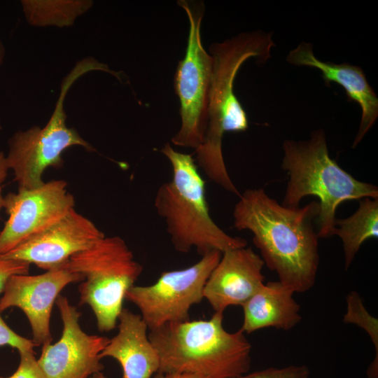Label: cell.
I'll return each mask as SVG.
<instances>
[{
	"label": "cell",
	"instance_id": "cell-15",
	"mask_svg": "<svg viewBox=\"0 0 378 378\" xmlns=\"http://www.w3.org/2000/svg\"><path fill=\"white\" fill-rule=\"evenodd\" d=\"M286 61L293 65L306 66L320 70L326 83L334 82L341 85L348 98L359 104L361 119L352 145L353 148H356L378 117V97L368 82L363 69L347 63L323 62L314 55L312 45L304 41L289 52Z\"/></svg>",
	"mask_w": 378,
	"mask_h": 378
},
{
	"label": "cell",
	"instance_id": "cell-3",
	"mask_svg": "<svg viewBox=\"0 0 378 378\" xmlns=\"http://www.w3.org/2000/svg\"><path fill=\"white\" fill-rule=\"evenodd\" d=\"M283 150L281 167L288 181L281 204L298 207L304 197H316L318 238L335 235V213L341 203L365 197L378 199L376 186L356 179L330 158L322 129L312 131L307 140H285Z\"/></svg>",
	"mask_w": 378,
	"mask_h": 378
},
{
	"label": "cell",
	"instance_id": "cell-18",
	"mask_svg": "<svg viewBox=\"0 0 378 378\" xmlns=\"http://www.w3.org/2000/svg\"><path fill=\"white\" fill-rule=\"evenodd\" d=\"M358 202L359 206L352 215L335 221V235L342 241L346 270L361 245L378 237V199L365 197Z\"/></svg>",
	"mask_w": 378,
	"mask_h": 378
},
{
	"label": "cell",
	"instance_id": "cell-27",
	"mask_svg": "<svg viewBox=\"0 0 378 378\" xmlns=\"http://www.w3.org/2000/svg\"><path fill=\"white\" fill-rule=\"evenodd\" d=\"M4 55V48H3V46L1 44V42L0 41V64L3 61Z\"/></svg>",
	"mask_w": 378,
	"mask_h": 378
},
{
	"label": "cell",
	"instance_id": "cell-22",
	"mask_svg": "<svg viewBox=\"0 0 378 378\" xmlns=\"http://www.w3.org/2000/svg\"><path fill=\"white\" fill-rule=\"evenodd\" d=\"M18 352L20 363L16 371L10 377L0 378H47L34 356V350Z\"/></svg>",
	"mask_w": 378,
	"mask_h": 378
},
{
	"label": "cell",
	"instance_id": "cell-25",
	"mask_svg": "<svg viewBox=\"0 0 378 378\" xmlns=\"http://www.w3.org/2000/svg\"><path fill=\"white\" fill-rule=\"evenodd\" d=\"M9 170L6 162V155L0 151V211L4 208V197L2 195V185Z\"/></svg>",
	"mask_w": 378,
	"mask_h": 378
},
{
	"label": "cell",
	"instance_id": "cell-26",
	"mask_svg": "<svg viewBox=\"0 0 378 378\" xmlns=\"http://www.w3.org/2000/svg\"><path fill=\"white\" fill-rule=\"evenodd\" d=\"M153 378H204L202 376L190 373H160L157 372Z\"/></svg>",
	"mask_w": 378,
	"mask_h": 378
},
{
	"label": "cell",
	"instance_id": "cell-13",
	"mask_svg": "<svg viewBox=\"0 0 378 378\" xmlns=\"http://www.w3.org/2000/svg\"><path fill=\"white\" fill-rule=\"evenodd\" d=\"M104 236L93 222L74 209L46 230L1 256L48 271L62 267L74 255Z\"/></svg>",
	"mask_w": 378,
	"mask_h": 378
},
{
	"label": "cell",
	"instance_id": "cell-8",
	"mask_svg": "<svg viewBox=\"0 0 378 378\" xmlns=\"http://www.w3.org/2000/svg\"><path fill=\"white\" fill-rule=\"evenodd\" d=\"M178 4L189 20V34L184 58L178 62L174 89L180 102V129L172 138L174 145L197 149L203 142L213 74V57L202 42V3L181 0Z\"/></svg>",
	"mask_w": 378,
	"mask_h": 378
},
{
	"label": "cell",
	"instance_id": "cell-14",
	"mask_svg": "<svg viewBox=\"0 0 378 378\" xmlns=\"http://www.w3.org/2000/svg\"><path fill=\"white\" fill-rule=\"evenodd\" d=\"M262 258L250 247L226 251L210 274L203 290L215 312L242 306L264 284Z\"/></svg>",
	"mask_w": 378,
	"mask_h": 378
},
{
	"label": "cell",
	"instance_id": "cell-21",
	"mask_svg": "<svg viewBox=\"0 0 378 378\" xmlns=\"http://www.w3.org/2000/svg\"><path fill=\"white\" fill-rule=\"evenodd\" d=\"M310 371L307 365H288L284 368H268L234 378H309Z\"/></svg>",
	"mask_w": 378,
	"mask_h": 378
},
{
	"label": "cell",
	"instance_id": "cell-23",
	"mask_svg": "<svg viewBox=\"0 0 378 378\" xmlns=\"http://www.w3.org/2000/svg\"><path fill=\"white\" fill-rule=\"evenodd\" d=\"M0 312V346L9 345L18 351L34 350L37 346L32 340L24 337L14 332L4 321Z\"/></svg>",
	"mask_w": 378,
	"mask_h": 378
},
{
	"label": "cell",
	"instance_id": "cell-1",
	"mask_svg": "<svg viewBox=\"0 0 378 378\" xmlns=\"http://www.w3.org/2000/svg\"><path fill=\"white\" fill-rule=\"evenodd\" d=\"M317 201L300 207L279 204L260 188L246 189L233 209V226L253 234L264 263L294 293L315 284L319 265L318 236L314 222Z\"/></svg>",
	"mask_w": 378,
	"mask_h": 378
},
{
	"label": "cell",
	"instance_id": "cell-4",
	"mask_svg": "<svg viewBox=\"0 0 378 378\" xmlns=\"http://www.w3.org/2000/svg\"><path fill=\"white\" fill-rule=\"evenodd\" d=\"M160 152L171 164L172 176L158 188L154 206L174 249L186 253L195 248L202 256L246 246V239L227 234L211 218L204 181L192 155L175 150L169 143Z\"/></svg>",
	"mask_w": 378,
	"mask_h": 378
},
{
	"label": "cell",
	"instance_id": "cell-2",
	"mask_svg": "<svg viewBox=\"0 0 378 378\" xmlns=\"http://www.w3.org/2000/svg\"><path fill=\"white\" fill-rule=\"evenodd\" d=\"M223 312L150 330L160 373H190L204 378H234L248 372L251 345L240 329L227 331Z\"/></svg>",
	"mask_w": 378,
	"mask_h": 378
},
{
	"label": "cell",
	"instance_id": "cell-10",
	"mask_svg": "<svg viewBox=\"0 0 378 378\" xmlns=\"http://www.w3.org/2000/svg\"><path fill=\"white\" fill-rule=\"evenodd\" d=\"M64 180H52L33 189H18L4 197L8 216L0 232V255L46 230L74 209V198Z\"/></svg>",
	"mask_w": 378,
	"mask_h": 378
},
{
	"label": "cell",
	"instance_id": "cell-24",
	"mask_svg": "<svg viewBox=\"0 0 378 378\" xmlns=\"http://www.w3.org/2000/svg\"><path fill=\"white\" fill-rule=\"evenodd\" d=\"M29 266L27 262L7 259L0 255V294L3 293L5 286L11 276L28 274Z\"/></svg>",
	"mask_w": 378,
	"mask_h": 378
},
{
	"label": "cell",
	"instance_id": "cell-12",
	"mask_svg": "<svg viewBox=\"0 0 378 378\" xmlns=\"http://www.w3.org/2000/svg\"><path fill=\"white\" fill-rule=\"evenodd\" d=\"M83 280L81 275L64 265L41 274L13 275L0 299V312L10 307L20 309L29 321L36 345L51 343L50 321L53 305L64 288Z\"/></svg>",
	"mask_w": 378,
	"mask_h": 378
},
{
	"label": "cell",
	"instance_id": "cell-28",
	"mask_svg": "<svg viewBox=\"0 0 378 378\" xmlns=\"http://www.w3.org/2000/svg\"><path fill=\"white\" fill-rule=\"evenodd\" d=\"M90 378H108V377L105 376L102 372H101L94 374Z\"/></svg>",
	"mask_w": 378,
	"mask_h": 378
},
{
	"label": "cell",
	"instance_id": "cell-9",
	"mask_svg": "<svg viewBox=\"0 0 378 378\" xmlns=\"http://www.w3.org/2000/svg\"><path fill=\"white\" fill-rule=\"evenodd\" d=\"M221 255L218 251H210L190 267L162 272L153 284L134 285L125 299L139 309L149 330L188 321L192 306L204 299L205 284Z\"/></svg>",
	"mask_w": 378,
	"mask_h": 378
},
{
	"label": "cell",
	"instance_id": "cell-16",
	"mask_svg": "<svg viewBox=\"0 0 378 378\" xmlns=\"http://www.w3.org/2000/svg\"><path fill=\"white\" fill-rule=\"evenodd\" d=\"M118 331L100 354L121 365L122 378H150L160 368V357L148 338V326L140 314L123 308L118 317Z\"/></svg>",
	"mask_w": 378,
	"mask_h": 378
},
{
	"label": "cell",
	"instance_id": "cell-17",
	"mask_svg": "<svg viewBox=\"0 0 378 378\" xmlns=\"http://www.w3.org/2000/svg\"><path fill=\"white\" fill-rule=\"evenodd\" d=\"M294 292L281 283L264 284L241 307L244 312L240 330L251 333L265 328L289 330L302 320L300 306Z\"/></svg>",
	"mask_w": 378,
	"mask_h": 378
},
{
	"label": "cell",
	"instance_id": "cell-5",
	"mask_svg": "<svg viewBox=\"0 0 378 378\" xmlns=\"http://www.w3.org/2000/svg\"><path fill=\"white\" fill-rule=\"evenodd\" d=\"M273 46L271 34L255 31L209 47L213 74L208 120L203 142L195 150L197 164L209 177H220L227 172L222 152L225 132H244L248 127L246 113L234 92L236 75L251 57L265 62Z\"/></svg>",
	"mask_w": 378,
	"mask_h": 378
},
{
	"label": "cell",
	"instance_id": "cell-7",
	"mask_svg": "<svg viewBox=\"0 0 378 378\" xmlns=\"http://www.w3.org/2000/svg\"><path fill=\"white\" fill-rule=\"evenodd\" d=\"M109 72L106 64L93 58L78 62L63 79L60 94L54 111L47 124L34 126L15 132L9 141L6 155L9 170L13 172L18 189H33L42 186L43 173L49 167H60L62 155L68 148L80 146L87 150H95L74 127L66 125L64 102L67 92L81 76L90 71Z\"/></svg>",
	"mask_w": 378,
	"mask_h": 378
},
{
	"label": "cell",
	"instance_id": "cell-6",
	"mask_svg": "<svg viewBox=\"0 0 378 378\" xmlns=\"http://www.w3.org/2000/svg\"><path fill=\"white\" fill-rule=\"evenodd\" d=\"M64 266L83 276L78 286L80 304L91 308L99 330H113L126 293L143 270L125 241L117 236H104Z\"/></svg>",
	"mask_w": 378,
	"mask_h": 378
},
{
	"label": "cell",
	"instance_id": "cell-20",
	"mask_svg": "<svg viewBox=\"0 0 378 378\" xmlns=\"http://www.w3.org/2000/svg\"><path fill=\"white\" fill-rule=\"evenodd\" d=\"M343 321L363 328L369 335L376 355L367 371L368 378H378V321L365 309L358 293L351 291L346 296V312Z\"/></svg>",
	"mask_w": 378,
	"mask_h": 378
},
{
	"label": "cell",
	"instance_id": "cell-19",
	"mask_svg": "<svg viewBox=\"0 0 378 378\" xmlns=\"http://www.w3.org/2000/svg\"><path fill=\"white\" fill-rule=\"evenodd\" d=\"M24 16L33 26L69 27L88 10L92 1L88 0H23Z\"/></svg>",
	"mask_w": 378,
	"mask_h": 378
},
{
	"label": "cell",
	"instance_id": "cell-11",
	"mask_svg": "<svg viewBox=\"0 0 378 378\" xmlns=\"http://www.w3.org/2000/svg\"><path fill=\"white\" fill-rule=\"evenodd\" d=\"M62 321L60 338L42 346L38 362L47 378H90L101 372L100 354L108 343L104 336L83 330L80 313L68 298L59 295L55 302Z\"/></svg>",
	"mask_w": 378,
	"mask_h": 378
}]
</instances>
